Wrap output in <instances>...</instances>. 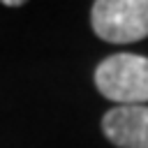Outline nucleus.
<instances>
[{
	"label": "nucleus",
	"mask_w": 148,
	"mask_h": 148,
	"mask_svg": "<svg viewBox=\"0 0 148 148\" xmlns=\"http://www.w3.org/2000/svg\"><path fill=\"white\" fill-rule=\"evenodd\" d=\"M90 23L99 39L130 44L148 37V0H97Z\"/></svg>",
	"instance_id": "obj_2"
},
{
	"label": "nucleus",
	"mask_w": 148,
	"mask_h": 148,
	"mask_svg": "<svg viewBox=\"0 0 148 148\" xmlns=\"http://www.w3.org/2000/svg\"><path fill=\"white\" fill-rule=\"evenodd\" d=\"M5 5H7V7H21L23 2H21V0H5Z\"/></svg>",
	"instance_id": "obj_4"
},
{
	"label": "nucleus",
	"mask_w": 148,
	"mask_h": 148,
	"mask_svg": "<svg viewBox=\"0 0 148 148\" xmlns=\"http://www.w3.org/2000/svg\"><path fill=\"white\" fill-rule=\"evenodd\" d=\"M97 90L111 99L127 104L148 102V58L136 53H113L95 69Z\"/></svg>",
	"instance_id": "obj_1"
},
{
	"label": "nucleus",
	"mask_w": 148,
	"mask_h": 148,
	"mask_svg": "<svg viewBox=\"0 0 148 148\" xmlns=\"http://www.w3.org/2000/svg\"><path fill=\"white\" fill-rule=\"evenodd\" d=\"M104 136L118 148H148V106H113L102 118Z\"/></svg>",
	"instance_id": "obj_3"
}]
</instances>
